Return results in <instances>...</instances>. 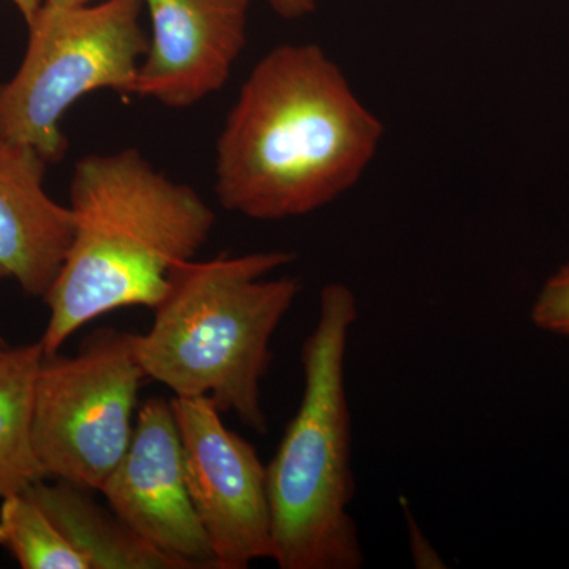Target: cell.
Masks as SVG:
<instances>
[{
  "mask_svg": "<svg viewBox=\"0 0 569 569\" xmlns=\"http://www.w3.org/2000/svg\"><path fill=\"white\" fill-rule=\"evenodd\" d=\"M10 2L17 7L21 17L24 18V21L29 22L36 17L37 11L43 6L44 0H10Z\"/></svg>",
  "mask_w": 569,
  "mask_h": 569,
  "instance_id": "cell-17",
  "label": "cell"
},
{
  "mask_svg": "<svg viewBox=\"0 0 569 569\" xmlns=\"http://www.w3.org/2000/svg\"><path fill=\"white\" fill-rule=\"evenodd\" d=\"M0 279H2V276H0Z\"/></svg>",
  "mask_w": 569,
  "mask_h": 569,
  "instance_id": "cell-20",
  "label": "cell"
},
{
  "mask_svg": "<svg viewBox=\"0 0 569 569\" xmlns=\"http://www.w3.org/2000/svg\"><path fill=\"white\" fill-rule=\"evenodd\" d=\"M321 0H269L272 10L283 20H299L317 10Z\"/></svg>",
  "mask_w": 569,
  "mask_h": 569,
  "instance_id": "cell-16",
  "label": "cell"
},
{
  "mask_svg": "<svg viewBox=\"0 0 569 569\" xmlns=\"http://www.w3.org/2000/svg\"><path fill=\"white\" fill-rule=\"evenodd\" d=\"M403 511L407 512L408 522V537H410L411 553H413L415 565L419 568H441V559L438 557L436 550H433L430 542L427 541L421 529L415 526L413 519H411L410 511L403 507Z\"/></svg>",
  "mask_w": 569,
  "mask_h": 569,
  "instance_id": "cell-15",
  "label": "cell"
},
{
  "mask_svg": "<svg viewBox=\"0 0 569 569\" xmlns=\"http://www.w3.org/2000/svg\"><path fill=\"white\" fill-rule=\"evenodd\" d=\"M48 162L36 149L0 137V276L44 298L61 271L73 213L44 190Z\"/></svg>",
  "mask_w": 569,
  "mask_h": 569,
  "instance_id": "cell-10",
  "label": "cell"
},
{
  "mask_svg": "<svg viewBox=\"0 0 569 569\" xmlns=\"http://www.w3.org/2000/svg\"><path fill=\"white\" fill-rule=\"evenodd\" d=\"M187 486L217 569L271 559L266 466L252 443L223 425L208 397H173Z\"/></svg>",
  "mask_w": 569,
  "mask_h": 569,
  "instance_id": "cell-7",
  "label": "cell"
},
{
  "mask_svg": "<svg viewBox=\"0 0 569 569\" xmlns=\"http://www.w3.org/2000/svg\"><path fill=\"white\" fill-rule=\"evenodd\" d=\"M7 347H9V346H7V343H6V342H3V340H2V339H0V351H2V350H3V348H7Z\"/></svg>",
  "mask_w": 569,
  "mask_h": 569,
  "instance_id": "cell-19",
  "label": "cell"
},
{
  "mask_svg": "<svg viewBox=\"0 0 569 569\" xmlns=\"http://www.w3.org/2000/svg\"><path fill=\"white\" fill-rule=\"evenodd\" d=\"M43 356L40 340L0 351V498L47 479L32 440L33 389Z\"/></svg>",
  "mask_w": 569,
  "mask_h": 569,
  "instance_id": "cell-12",
  "label": "cell"
},
{
  "mask_svg": "<svg viewBox=\"0 0 569 569\" xmlns=\"http://www.w3.org/2000/svg\"><path fill=\"white\" fill-rule=\"evenodd\" d=\"M358 299L325 284L301 348V402L266 466L272 556L280 569H359L366 557L351 516L356 482L347 353Z\"/></svg>",
  "mask_w": 569,
  "mask_h": 569,
  "instance_id": "cell-4",
  "label": "cell"
},
{
  "mask_svg": "<svg viewBox=\"0 0 569 569\" xmlns=\"http://www.w3.org/2000/svg\"><path fill=\"white\" fill-rule=\"evenodd\" d=\"M383 133L318 44H279L250 71L217 138L219 203L263 222L316 212L353 189Z\"/></svg>",
  "mask_w": 569,
  "mask_h": 569,
  "instance_id": "cell-1",
  "label": "cell"
},
{
  "mask_svg": "<svg viewBox=\"0 0 569 569\" xmlns=\"http://www.w3.org/2000/svg\"><path fill=\"white\" fill-rule=\"evenodd\" d=\"M69 208L73 238L44 296L50 309L44 355L96 318L156 309L179 264L208 242L216 212L193 187L156 170L133 148L91 153L74 164Z\"/></svg>",
  "mask_w": 569,
  "mask_h": 569,
  "instance_id": "cell-2",
  "label": "cell"
},
{
  "mask_svg": "<svg viewBox=\"0 0 569 569\" xmlns=\"http://www.w3.org/2000/svg\"><path fill=\"white\" fill-rule=\"evenodd\" d=\"M530 317L541 331L569 339V261L542 284Z\"/></svg>",
  "mask_w": 569,
  "mask_h": 569,
  "instance_id": "cell-14",
  "label": "cell"
},
{
  "mask_svg": "<svg viewBox=\"0 0 569 569\" xmlns=\"http://www.w3.org/2000/svg\"><path fill=\"white\" fill-rule=\"evenodd\" d=\"M0 548L24 569H89L50 516L28 492L2 498Z\"/></svg>",
  "mask_w": 569,
  "mask_h": 569,
  "instance_id": "cell-13",
  "label": "cell"
},
{
  "mask_svg": "<svg viewBox=\"0 0 569 569\" xmlns=\"http://www.w3.org/2000/svg\"><path fill=\"white\" fill-rule=\"evenodd\" d=\"M293 260V253L271 250L179 264L151 329L134 335L144 377L174 397H208L220 413L268 433L261 381L272 362V337L301 282L266 276Z\"/></svg>",
  "mask_w": 569,
  "mask_h": 569,
  "instance_id": "cell-3",
  "label": "cell"
},
{
  "mask_svg": "<svg viewBox=\"0 0 569 569\" xmlns=\"http://www.w3.org/2000/svg\"><path fill=\"white\" fill-rule=\"evenodd\" d=\"M100 493L116 516L157 549L192 569H217L187 486L171 400L151 397L142 403L130 447Z\"/></svg>",
  "mask_w": 569,
  "mask_h": 569,
  "instance_id": "cell-8",
  "label": "cell"
},
{
  "mask_svg": "<svg viewBox=\"0 0 569 569\" xmlns=\"http://www.w3.org/2000/svg\"><path fill=\"white\" fill-rule=\"evenodd\" d=\"M142 378L134 335L118 329L93 332L74 356H43L32 440L47 478L102 490L132 441Z\"/></svg>",
  "mask_w": 569,
  "mask_h": 569,
  "instance_id": "cell-6",
  "label": "cell"
},
{
  "mask_svg": "<svg viewBox=\"0 0 569 569\" xmlns=\"http://www.w3.org/2000/svg\"><path fill=\"white\" fill-rule=\"evenodd\" d=\"M151 39L132 96L183 110L222 91L247 43L250 0H141Z\"/></svg>",
  "mask_w": 569,
  "mask_h": 569,
  "instance_id": "cell-9",
  "label": "cell"
},
{
  "mask_svg": "<svg viewBox=\"0 0 569 569\" xmlns=\"http://www.w3.org/2000/svg\"><path fill=\"white\" fill-rule=\"evenodd\" d=\"M24 492L50 516L89 569H192L146 541L110 508L100 507L92 490L62 479L56 485L41 479Z\"/></svg>",
  "mask_w": 569,
  "mask_h": 569,
  "instance_id": "cell-11",
  "label": "cell"
},
{
  "mask_svg": "<svg viewBox=\"0 0 569 569\" xmlns=\"http://www.w3.org/2000/svg\"><path fill=\"white\" fill-rule=\"evenodd\" d=\"M142 10L141 0L43 3L20 69L0 84V137L59 162L69 146L62 119L78 100L102 89L132 96L149 43Z\"/></svg>",
  "mask_w": 569,
  "mask_h": 569,
  "instance_id": "cell-5",
  "label": "cell"
},
{
  "mask_svg": "<svg viewBox=\"0 0 569 569\" xmlns=\"http://www.w3.org/2000/svg\"><path fill=\"white\" fill-rule=\"evenodd\" d=\"M96 0H44L43 3H50V6L58 7H78L86 6V3H92Z\"/></svg>",
  "mask_w": 569,
  "mask_h": 569,
  "instance_id": "cell-18",
  "label": "cell"
}]
</instances>
